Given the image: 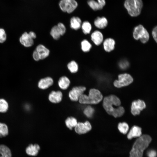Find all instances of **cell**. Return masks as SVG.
<instances>
[{
	"mask_svg": "<svg viewBox=\"0 0 157 157\" xmlns=\"http://www.w3.org/2000/svg\"><path fill=\"white\" fill-rule=\"evenodd\" d=\"M121 102L116 96L111 95L105 97L103 105L107 113L115 117L122 116L124 113L123 107L120 106Z\"/></svg>",
	"mask_w": 157,
	"mask_h": 157,
	"instance_id": "cell-1",
	"label": "cell"
},
{
	"mask_svg": "<svg viewBox=\"0 0 157 157\" xmlns=\"http://www.w3.org/2000/svg\"><path fill=\"white\" fill-rule=\"evenodd\" d=\"M151 141V138L147 135H144L138 137L133 146L130 152L129 157H142L144 151Z\"/></svg>",
	"mask_w": 157,
	"mask_h": 157,
	"instance_id": "cell-2",
	"label": "cell"
},
{
	"mask_svg": "<svg viewBox=\"0 0 157 157\" xmlns=\"http://www.w3.org/2000/svg\"><path fill=\"white\" fill-rule=\"evenodd\" d=\"M103 96L97 89L90 90L88 96L83 94L79 98L78 101L82 104H95L100 102L102 99Z\"/></svg>",
	"mask_w": 157,
	"mask_h": 157,
	"instance_id": "cell-3",
	"label": "cell"
},
{
	"mask_svg": "<svg viewBox=\"0 0 157 157\" xmlns=\"http://www.w3.org/2000/svg\"><path fill=\"white\" fill-rule=\"evenodd\" d=\"M143 5L142 0H125L124 3V6L129 14L133 17L140 15Z\"/></svg>",
	"mask_w": 157,
	"mask_h": 157,
	"instance_id": "cell-4",
	"label": "cell"
},
{
	"mask_svg": "<svg viewBox=\"0 0 157 157\" xmlns=\"http://www.w3.org/2000/svg\"><path fill=\"white\" fill-rule=\"evenodd\" d=\"M133 37L136 40H139L142 43H145L149 38V34L146 29L141 24L135 27L133 33Z\"/></svg>",
	"mask_w": 157,
	"mask_h": 157,
	"instance_id": "cell-5",
	"label": "cell"
},
{
	"mask_svg": "<svg viewBox=\"0 0 157 157\" xmlns=\"http://www.w3.org/2000/svg\"><path fill=\"white\" fill-rule=\"evenodd\" d=\"M50 51L44 45H38L32 54L33 58L35 61L42 60L47 57L50 54Z\"/></svg>",
	"mask_w": 157,
	"mask_h": 157,
	"instance_id": "cell-6",
	"label": "cell"
},
{
	"mask_svg": "<svg viewBox=\"0 0 157 157\" xmlns=\"http://www.w3.org/2000/svg\"><path fill=\"white\" fill-rule=\"evenodd\" d=\"M118 78V80H115L113 83L114 86L117 88L127 86L133 81V79L131 76L127 73L119 75Z\"/></svg>",
	"mask_w": 157,
	"mask_h": 157,
	"instance_id": "cell-7",
	"label": "cell"
},
{
	"mask_svg": "<svg viewBox=\"0 0 157 157\" xmlns=\"http://www.w3.org/2000/svg\"><path fill=\"white\" fill-rule=\"evenodd\" d=\"M59 6L63 12L70 13L73 12L78 6V3L75 0H61Z\"/></svg>",
	"mask_w": 157,
	"mask_h": 157,
	"instance_id": "cell-8",
	"label": "cell"
},
{
	"mask_svg": "<svg viewBox=\"0 0 157 157\" xmlns=\"http://www.w3.org/2000/svg\"><path fill=\"white\" fill-rule=\"evenodd\" d=\"M86 90V88L83 86H76L73 88L69 92V96L70 99L73 101H77Z\"/></svg>",
	"mask_w": 157,
	"mask_h": 157,
	"instance_id": "cell-9",
	"label": "cell"
},
{
	"mask_svg": "<svg viewBox=\"0 0 157 157\" xmlns=\"http://www.w3.org/2000/svg\"><path fill=\"white\" fill-rule=\"evenodd\" d=\"M91 129V125L88 121H86L84 123L78 122L74 127L75 131L79 134H85L90 131Z\"/></svg>",
	"mask_w": 157,
	"mask_h": 157,
	"instance_id": "cell-10",
	"label": "cell"
},
{
	"mask_svg": "<svg viewBox=\"0 0 157 157\" xmlns=\"http://www.w3.org/2000/svg\"><path fill=\"white\" fill-rule=\"evenodd\" d=\"M146 106L144 101L138 99L133 101L131 106V113L134 115H138L140 111L145 108Z\"/></svg>",
	"mask_w": 157,
	"mask_h": 157,
	"instance_id": "cell-11",
	"label": "cell"
},
{
	"mask_svg": "<svg viewBox=\"0 0 157 157\" xmlns=\"http://www.w3.org/2000/svg\"><path fill=\"white\" fill-rule=\"evenodd\" d=\"M21 44L24 47H29L34 44V40L27 32H24L19 38Z\"/></svg>",
	"mask_w": 157,
	"mask_h": 157,
	"instance_id": "cell-12",
	"label": "cell"
},
{
	"mask_svg": "<svg viewBox=\"0 0 157 157\" xmlns=\"http://www.w3.org/2000/svg\"><path fill=\"white\" fill-rule=\"evenodd\" d=\"M63 94L60 91H51L49 95V100L53 103H60L62 100Z\"/></svg>",
	"mask_w": 157,
	"mask_h": 157,
	"instance_id": "cell-13",
	"label": "cell"
},
{
	"mask_svg": "<svg viewBox=\"0 0 157 157\" xmlns=\"http://www.w3.org/2000/svg\"><path fill=\"white\" fill-rule=\"evenodd\" d=\"M91 38L93 43L97 46L101 44L103 41V35L100 31L96 30L93 32L91 35Z\"/></svg>",
	"mask_w": 157,
	"mask_h": 157,
	"instance_id": "cell-14",
	"label": "cell"
},
{
	"mask_svg": "<svg viewBox=\"0 0 157 157\" xmlns=\"http://www.w3.org/2000/svg\"><path fill=\"white\" fill-rule=\"evenodd\" d=\"M53 81L51 77H47L41 79L38 83V87L42 89H45L51 86Z\"/></svg>",
	"mask_w": 157,
	"mask_h": 157,
	"instance_id": "cell-15",
	"label": "cell"
},
{
	"mask_svg": "<svg viewBox=\"0 0 157 157\" xmlns=\"http://www.w3.org/2000/svg\"><path fill=\"white\" fill-rule=\"evenodd\" d=\"M40 149L39 145L37 144H29L26 149V152L28 155L35 156H37Z\"/></svg>",
	"mask_w": 157,
	"mask_h": 157,
	"instance_id": "cell-16",
	"label": "cell"
},
{
	"mask_svg": "<svg viewBox=\"0 0 157 157\" xmlns=\"http://www.w3.org/2000/svg\"><path fill=\"white\" fill-rule=\"evenodd\" d=\"M115 40L111 38L106 39L103 42V47L104 50L108 52H109L114 50L115 44Z\"/></svg>",
	"mask_w": 157,
	"mask_h": 157,
	"instance_id": "cell-17",
	"label": "cell"
},
{
	"mask_svg": "<svg viewBox=\"0 0 157 157\" xmlns=\"http://www.w3.org/2000/svg\"><path fill=\"white\" fill-rule=\"evenodd\" d=\"M142 135V129L139 127L134 126L132 127L127 135V138L131 139L133 138L139 137Z\"/></svg>",
	"mask_w": 157,
	"mask_h": 157,
	"instance_id": "cell-18",
	"label": "cell"
},
{
	"mask_svg": "<svg viewBox=\"0 0 157 157\" xmlns=\"http://www.w3.org/2000/svg\"><path fill=\"white\" fill-rule=\"evenodd\" d=\"M94 24L97 28L103 29L105 28L108 24L107 19L105 17H97L94 20Z\"/></svg>",
	"mask_w": 157,
	"mask_h": 157,
	"instance_id": "cell-19",
	"label": "cell"
},
{
	"mask_svg": "<svg viewBox=\"0 0 157 157\" xmlns=\"http://www.w3.org/2000/svg\"><path fill=\"white\" fill-rule=\"evenodd\" d=\"M70 23L71 28L73 29L77 30L81 28L82 21L79 17L74 16L71 18Z\"/></svg>",
	"mask_w": 157,
	"mask_h": 157,
	"instance_id": "cell-20",
	"label": "cell"
},
{
	"mask_svg": "<svg viewBox=\"0 0 157 157\" xmlns=\"http://www.w3.org/2000/svg\"><path fill=\"white\" fill-rule=\"evenodd\" d=\"M70 82L69 78L66 76H63L60 77L58 84L59 87L63 90H66L69 87Z\"/></svg>",
	"mask_w": 157,
	"mask_h": 157,
	"instance_id": "cell-21",
	"label": "cell"
},
{
	"mask_svg": "<svg viewBox=\"0 0 157 157\" xmlns=\"http://www.w3.org/2000/svg\"><path fill=\"white\" fill-rule=\"evenodd\" d=\"M0 157H12L10 150L5 145H0Z\"/></svg>",
	"mask_w": 157,
	"mask_h": 157,
	"instance_id": "cell-22",
	"label": "cell"
},
{
	"mask_svg": "<svg viewBox=\"0 0 157 157\" xmlns=\"http://www.w3.org/2000/svg\"><path fill=\"white\" fill-rule=\"evenodd\" d=\"M65 122L67 127L70 130H72L73 128H74L78 123L76 119L72 117H67Z\"/></svg>",
	"mask_w": 157,
	"mask_h": 157,
	"instance_id": "cell-23",
	"label": "cell"
},
{
	"mask_svg": "<svg viewBox=\"0 0 157 157\" xmlns=\"http://www.w3.org/2000/svg\"><path fill=\"white\" fill-rule=\"evenodd\" d=\"M50 34L54 40H57L59 39L61 35L57 25L53 26L51 28Z\"/></svg>",
	"mask_w": 157,
	"mask_h": 157,
	"instance_id": "cell-24",
	"label": "cell"
},
{
	"mask_svg": "<svg viewBox=\"0 0 157 157\" xmlns=\"http://www.w3.org/2000/svg\"><path fill=\"white\" fill-rule=\"evenodd\" d=\"M81 27L83 33L85 34H89L92 29L91 24L88 21L83 22L82 23Z\"/></svg>",
	"mask_w": 157,
	"mask_h": 157,
	"instance_id": "cell-25",
	"label": "cell"
},
{
	"mask_svg": "<svg viewBox=\"0 0 157 157\" xmlns=\"http://www.w3.org/2000/svg\"><path fill=\"white\" fill-rule=\"evenodd\" d=\"M67 67L71 73H75L78 72V66L76 61L72 60L68 63Z\"/></svg>",
	"mask_w": 157,
	"mask_h": 157,
	"instance_id": "cell-26",
	"label": "cell"
},
{
	"mask_svg": "<svg viewBox=\"0 0 157 157\" xmlns=\"http://www.w3.org/2000/svg\"><path fill=\"white\" fill-rule=\"evenodd\" d=\"M92 47V44L87 40L84 39L81 42V49L84 52H88L89 51Z\"/></svg>",
	"mask_w": 157,
	"mask_h": 157,
	"instance_id": "cell-27",
	"label": "cell"
},
{
	"mask_svg": "<svg viewBox=\"0 0 157 157\" xmlns=\"http://www.w3.org/2000/svg\"><path fill=\"white\" fill-rule=\"evenodd\" d=\"M8 134V126L5 124L0 122V138L5 137Z\"/></svg>",
	"mask_w": 157,
	"mask_h": 157,
	"instance_id": "cell-28",
	"label": "cell"
},
{
	"mask_svg": "<svg viewBox=\"0 0 157 157\" xmlns=\"http://www.w3.org/2000/svg\"><path fill=\"white\" fill-rule=\"evenodd\" d=\"M87 3L89 6L94 10H101L103 8L101 7L97 2L94 0H89Z\"/></svg>",
	"mask_w": 157,
	"mask_h": 157,
	"instance_id": "cell-29",
	"label": "cell"
},
{
	"mask_svg": "<svg viewBox=\"0 0 157 157\" xmlns=\"http://www.w3.org/2000/svg\"><path fill=\"white\" fill-rule=\"evenodd\" d=\"M118 128L120 132L125 134L127 132L129 126L125 122L119 123L118 124Z\"/></svg>",
	"mask_w": 157,
	"mask_h": 157,
	"instance_id": "cell-30",
	"label": "cell"
},
{
	"mask_svg": "<svg viewBox=\"0 0 157 157\" xmlns=\"http://www.w3.org/2000/svg\"><path fill=\"white\" fill-rule=\"evenodd\" d=\"M8 104L6 100L4 99H0V112H6L8 110Z\"/></svg>",
	"mask_w": 157,
	"mask_h": 157,
	"instance_id": "cell-31",
	"label": "cell"
},
{
	"mask_svg": "<svg viewBox=\"0 0 157 157\" xmlns=\"http://www.w3.org/2000/svg\"><path fill=\"white\" fill-rule=\"evenodd\" d=\"M94 111V110L92 107L88 106L84 109L83 112L87 117L91 118L93 116Z\"/></svg>",
	"mask_w": 157,
	"mask_h": 157,
	"instance_id": "cell-32",
	"label": "cell"
},
{
	"mask_svg": "<svg viewBox=\"0 0 157 157\" xmlns=\"http://www.w3.org/2000/svg\"><path fill=\"white\" fill-rule=\"evenodd\" d=\"M7 35L5 30L2 28H0V43L4 42L6 40Z\"/></svg>",
	"mask_w": 157,
	"mask_h": 157,
	"instance_id": "cell-33",
	"label": "cell"
},
{
	"mask_svg": "<svg viewBox=\"0 0 157 157\" xmlns=\"http://www.w3.org/2000/svg\"><path fill=\"white\" fill-rule=\"evenodd\" d=\"M57 25L61 35H63L66 32L65 26L64 24L61 22L59 23Z\"/></svg>",
	"mask_w": 157,
	"mask_h": 157,
	"instance_id": "cell-34",
	"label": "cell"
},
{
	"mask_svg": "<svg viewBox=\"0 0 157 157\" xmlns=\"http://www.w3.org/2000/svg\"><path fill=\"white\" fill-rule=\"evenodd\" d=\"M152 35L153 38L156 42H157V27L156 26L153 29L152 32Z\"/></svg>",
	"mask_w": 157,
	"mask_h": 157,
	"instance_id": "cell-35",
	"label": "cell"
},
{
	"mask_svg": "<svg viewBox=\"0 0 157 157\" xmlns=\"http://www.w3.org/2000/svg\"><path fill=\"white\" fill-rule=\"evenodd\" d=\"M147 156L148 157H156V152L154 150H150L148 152Z\"/></svg>",
	"mask_w": 157,
	"mask_h": 157,
	"instance_id": "cell-36",
	"label": "cell"
},
{
	"mask_svg": "<svg viewBox=\"0 0 157 157\" xmlns=\"http://www.w3.org/2000/svg\"><path fill=\"white\" fill-rule=\"evenodd\" d=\"M97 2L99 3L100 6L103 8V7L106 4L105 0H97Z\"/></svg>",
	"mask_w": 157,
	"mask_h": 157,
	"instance_id": "cell-37",
	"label": "cell"
},
{
	"mask_svg": "<svg viewBox=\"0 0 157 157\" xmlns=\"http://www.w3.org/2000/svg\"><path fill=\"white\" fill-rule=\"evenodd\" d=\"M30 37L33 39L36 38V35L35 33L33 31H30L28 33Z\"/></svg>",
	"mask_w": 157,
	"mask_h": 157,
	"instance_id": "cell-38",
	"label": "cell"
}]
</instances>
